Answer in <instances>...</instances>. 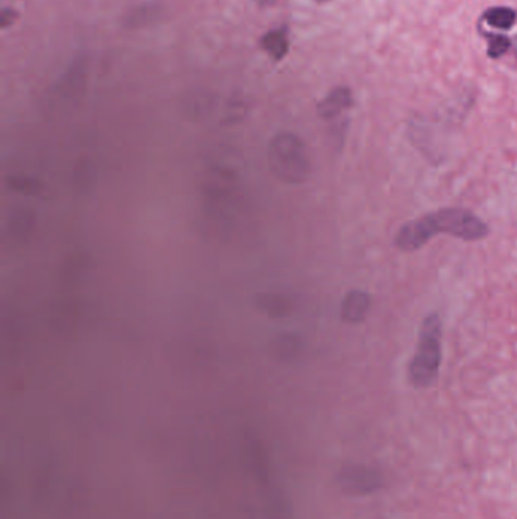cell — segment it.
I'll use <instances>...</instances> for the list:
<instances>
[{
	"instance_id": "7",
	"label": "cell",
	"mask_w": 517,
	"mask_h": 519,
	"mask_svg": "<svg viewBox=\"0 0 517 519\" xmlns=\"http://www.w3.org/2000/svg\"><path fill=\"white\" fill-rule=\"evenodd\" d=\"M487 38V55L492 60H499V58L504 57L511 48H513V40L508 38L507 35L504 34H489L486 32Z\"/></svg>"
},
{
	"instance_id": "1",
	"label": "cell",
	"mask_w": 517,
	"mask_h": 519,
	"mask_svg": "<svg viewBox=\"0 0 517 519\" xmlns=\"http://www.w3.org/2000/svg\"><path fill=\"white\" fill-rule=\"evenodd\" d=\"M439 233L449 234L466 242H477L489 234V228L469 210L443 208L405 224L396 234L395 243L401 251H416Z\"/></svg>"
},
{
	"instance_id": "8",
	"label": "cell",
	"mask_w": 517,
	"mask_h": 519,
	"mask_svg": "<svg viewBox=\"0 0 517 519\" xmlns=\"http://www.w3.org/2000/svg\"><path fill=\"white\" fill-rule=\"evenodd\" d=\"M255 2H258V4L264 5V7H266V5L275 4L276 0H255Z\"/></svg>"
},
{
	"instance_id": "5",
	"label": "cell",
	"mask_w": 517,
	"mask_h": 519,
	"mask_svg": "<svg viewBox=\"0 0 517 519\" xmlns=\"http://www.w3.org/2000/svg\"><path fill=\"white\" fill-rule=\"evenodd\" d=\"M483 22L499 31H508L517 22V11L510 7H493L486 10L481 17Z\"/></svg>"
},
{
	"instance_id": "3",
	"label": "cell",
	"mask_w": 517,
	"mask_h": 519,
	"mask_svg": "<svg viewBox=\"0 0 517 519\" xmlns=\"http://www.w3.org/2000/svg\"><path fill=\"white\" fill-rule=\"evenodd\" d=\"M270 166L276 175L289 183H301L307 178L308 160L304 146L290 134H281L273 140L269 152Z\"/></svg>"
},
{
	"instance_id": "9",
	"label": "cell",
	"mask_w": 517,
	"mask_h": 519,
	"mask_svg": "<svg viewBox=\"0 0 517 519\" xmlns=\"http://www.w3.org/2000/svg\"><path fill=\"white\" fill-rule=\"evenodd\" d=\"M511 49H514V52L517 54V35L513 38V48Z\"/></svg>"
},
{
	"instance_id": "4",
	"label": "cell",
	"mask_w": 517,
	"mask_h": 519,
	"mask_svg": "<svg viewBox=\"0 0 517 519\" xmlns=\"http://www.w3.org/2000/svg\"><path fill=\"white\" fill-rule=\"evenodd\" d=\"M370 298L363 292H351L343 302V318L349 322H360L369 312Z\"/></svg>"
},
{
	"instance_id": "2",
	"label": "cell",
	"mask_w": 517,
	"mask_h": 519,
	"mask_svg": "<svg viewBox=\"0 0 517 519\" xmlns=\"http://www.w3.org/2000/svg\"><path fill=\"white\" fill-rule=\"evenodd\" d=\"M442 363V322L439 315L427 316L420 327L416 353L408 369L411 384L427 389L436 383Z\"/></svg>"
},
{
	"instance_id": "6",
	"label": "cell",
	"mask_w": 517,
	"mask_h": 519,
	"mask_svg": "<svg viewBox=\"0 0 517 519\" xmlns=\"http://www.w3.org/2000/svg\"><path fill=\"white\" fill-rule=\"evenodd\" d=\"M261 45H263L264 51L272 55L275 60H281L289 51V40L284 31H272L264 35Z\"/></svg>"
}]
</instances>
